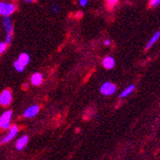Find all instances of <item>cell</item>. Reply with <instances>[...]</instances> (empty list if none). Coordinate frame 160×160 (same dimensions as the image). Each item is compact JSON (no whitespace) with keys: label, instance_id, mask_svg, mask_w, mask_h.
Masks as SVG:
<instances>
[{"label":"cell","instance_id":"cell-18","mask_svg":"<svg viewBox=\"0 0 160 160\" xmlns=\"http://www.w3.org/2000/svg\"><path fill=\"white\" fill-rule=\"evenodd\" d=\"M6 43L5 42H1L0 43V53L1 54H3L4 52H5V50H6Z\"/></svg>","mask_w":160,"mask_h":160},{"label":"cell","instance_id":"cell-2","mask_svg":"<svg viewBox=\"0 0 160 160\" xmlns=\"http://www.w3.org/2000/svg\"><path fill=\"white\" fill-rule=\"evenodd\" d=\"M12 102V92L9 89H5L0 94V105L2 107H8Z\"/></svg>","mask_w":160,"mask_h":160},{"label":"cell","instance_id":"cell-10","mask_svg":"<svg viewBox=\"0 0 160 160\" xmlns=\"http://www.w3.org/2000/svg\"><path fill=\"white\" fill-rule=\"evenodd\" d=\"M42 81H43V76L41 73L36 72L31 76V84H32L33 86H39L42 83Z\"/></svg>","mask_w":160,"mask_h":160},{"label":"cell","instance_id":"cell-24","mask_svg":"<svg viewBox=\"0 0 160 160\" xmlns=\"http://www.w3.org/2000/svg\"><path fill=\"white\" fill-rule=\"evenodd\" d=\"M23 88H25V89H26V88H28V84H27V85H26V84L23 85Z\"/></svg>","mask_w":160,"mask_h":160},{"label":"cell","instance_id":"cell-21","mask_svg":"<svg viewBox=\"0 0 160 160\" xmlns=\"http://www.w3.org/2000/svg\"><path fill=\"white\" fill-rule=\"evenodd\" d=\"M105 45L106 46H109L110 45V41H109V40H105Z\"/></svg>","mask_w":160,"mask_h":160},{"label":"cell","instance_id":"cell-9","mask_svg":"<svg viewBox=\"0 0 160 160\" xmlns=\"http://www.w3.org/2000/svg\"><path fill=\"white\" fill-rule=\"evenodd\" d=\"M28 142V136H22V138H20L17 142H16V148L18 150H22L23 148L27 146V143Z\"/></svg>","mask_w":160,"mask_h":160},{"label":"cell","instance_id":"cell-8","mask_svg":"<svg viewBox=\"0 0 160 160\" xmlns=\"http://www.w3.org/2000/svg\"><path fill=\"white\" fill-rule=\"evenodd\" d=\"M102 66L105 67V68H107V69L113 68L115 66V60L112 57H106L102 61Z\"/></svg>","mask_w":160,"mask_h":160},{"label":"cell","instance_id":"cell-7","mask_svg":"<svg viewBox=\"0 0 160 160\" xmlns=\"http://www.w3.org/2000/svg\"><path fill=\"white\" fill-rule=\"evenodd\" d=\"M2 23H3V26H4L6 33H12V31H13V25H12V21H11L10 17H8V16L4 17L3 20H2Z\"/></svg>","mask_w":160,"mask_h":160},{"label":"cell","instance_id":"cell-20","mask_svg":"<svg viewBox=\"0 0 160 160\" xmlns=\"http://www.w3.org/2000/svg\"><path fill=\"white\" fill-rule=\"evenodd\" d=\"M87 3H88V0H79V4H80V6H82V7L86 6Z\"/></svg>","mask_w":160,"mask_h":160},{"label":"cell","instance_id":"cell-23","mask_svg":"<svg viewBox=\"0 0 160 160\" xmlns=\"http://www.w3.org/2000/svg\"><path fill=\"white\" fill-rule=\"evenodd\" d=\"M77 18H80V16H82V13H77Z\"/></svg>","mask_w":160,"mask_h":160},{"label":"cell","instance_id":"cell-12","mask_svg":"<svg viewBox=\"0 0 160 160\" xmlns=\"http://www.w3.org/2000/svg\"><path fill=\"white\" fill-rule=\"evenodd\" d=\"M134 89H135V85L134 84H132V85H130V86H128L126 89L119 95V98L120 99H123V98H125V97H127V96H129L133 91H134Z\"/></svg>","mask_w":160,"mask_h":160},{"label":"cell","instance_id":"cell-15","mask_svg":"<svg viewBox=\"0 0 160 160\" xmlns=\"http://www.w3.org/2000/svg\"><path fill=\"white\" fill-rule=\"evenodd\" d=\"M160 5V0H149V6L150 7H156Z\"/></svg>","mask_w":160,"mask_h":160},{"label":"cell","instance_id":"cell-16","mask_svg":"<svg viewBox=\"0 0 160 160\" xmlns=\"http://www.w3.org/2000/svg\"><path fill=\"white\" fill-rule=\"evenodd\" d=\"M117 2H118V0H107V3H108V8H112Z\"/></svg>","mask_w":160,"mask_h":160},{"label":"cell","instance_id":"cell-13","mask_svg":"<svg viewBox=\"0 0 160 160\" xmlns=\"http://www.w3.org/2000/svg\"><path fill=\"white\" fill-rule=\"evenodd\" d=\"M18 60L22 63V65H25V66H28V63H29V61H30V58H29V55L27 54V53H22L19 56V58Z\"/></svg>","mask_w":160,"mask_h":160},{"label":"cell","instance_id":"cell-14","mask_svg":"<svg viewBox=\"0 0 160 160\" xmlns=\"http://www.w3.org/2000/svg\"><path fill=\"white\" fill-rule=\"evenodd\" d=\"M25 65H22V63L19 61V60H17L15 62H14V68H15V69L17 70V71H19V72H22V71H23V69H25Z\"/></svg>","mask_w":160,"mask_h":160},{"label":"cell","instance_id":"cell-4","mask_svg":"<svg viewBox=\"0 0 160 160\" xmlns=\"http://www.w3.org/2000/svg\"><path fill=\"white\" fill-rule=\"evenodd\" d=\"M15 10H16V6L14 4H7L4 2L0 3V14H1L3 17L12 15L15 12Z\"/></svg>","mask_w":160,"mask_h":160},{"label":"cell","instance_id":"cell-1","mask_svg":"<svg viewBox=\"0 0 160 160\" xmlns=\"http://www.w3.org/2000/svg\"><path fill=\"white\" fill-rule=\"evenodd\" d=\"M12 111L11 110H7L1 115L0 117V127L2 128L3 130L10 129V121L12 118Z\"/></svg>","mask_w":160,"mask_h":160},{"label":"cell","instance_id":"cell-17","mask_svg":"<svg viewBox=\"0 0 160 160\" xmlns=\"http://www.w3.org/2000/svg\"><path fill=\"white\" fill-rule=\"evenodd\" d=\"M12 33H7V35H6V38H5V43L8 45V44H10L11 43V41H12Z\"/></svg>","mask_w":160,"mask_h":160},{"label":"cell","instance_id":"cell-3","mask_svg":"<svg viewBox=\"0 0 160 160\" xmlns=\"http://www.w3.org/2000/svg\"><path fill=\"white\" fill-rule=\"evenodd\" d=\"M116 92V86L111 82H105L101 86V93L105 96L113 95Z\"/></svg>","mask_w":160,"mask_h":160},{"label":"cell","instance_id":"cell-5","mask_svg":"<svg viewBox=\"0 0 160 160\" xmlns=\"http://www.w3.org/2000/svg\"><path fill=\"white\" fill-rule=\"evenodd\" d=\"M18 133H19V128H18V126H16V125L12 126L10 128V131H9V133H8V135L5 136L4 138H2L1 143H6L8 142H11L16 137V135H17Z\"/></svg>","mask_w":160,"mask_h":160},{"label":"cell","instance_id":"cell-11","mask_svg":"<svg viewBox=\"0 0 160 160\" xmlns=\"http://www.w3.org/2000/svg\"><path fill=\"white\" fill-rule=\"evenodd\" d=\"M159 37H160V31H156V32L152 35V37H151L149 40H148V44H147V46H146V49L147 50H148L149 48H151V46H152L157 40L159 39Z\"/></svg>","mask_w":160,"mask_h":160},{"label":"cell","instance_id":"cell-22","mask_svg":"<svg viewBox=\"0 0 160 160\" xmlns=\"http://www.w3.org/2000/svg\"><path fill=\"white\" fill-rule=\"evenodd\" d=\"M25 1H26L27 3H32V2H35L36 0H25Z\"/></svg>","mask_w":160,"mask_h":160},{"label":"cell","instance_id":"cell-19","mask_svg":"<svg viewBox=\"0 0 160 160\" xmlns=\"http://www.w3.org/2000/svg\"><path fill=\"white\" fill-rule=\"evenodd\" d=\"M52 10H53V12H54V13H58V12H59V10H60V8H59V6H58V5H53Z\"/></svg>","mask_w":160,"mask_h":160},{"label":"cell","instance_id":"cell-6","mask_svg":"<svg viewBox=\"0 0 160 160\" xmlns=\"http://www.w3.org/2000/svg\"><path fill=\"white\" fill-rule=\"evenodd\" d=\"M38 111H39V107L37 105L31 106L28 108H27L25 112H23V117H25V118L33 117V116H35L38 113Z\"/></svg>","mask_w":160,"mask_h":160}]
</instances>
